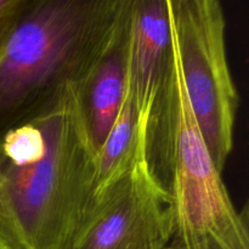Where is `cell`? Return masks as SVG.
<instances>
[{"instance_id":"cell-1","label":"cell","mask_w":249,"mask_h":249,"mask_svg":"<svg viewBox=\"0 0 249 249\" xmlns=\"http://www.w3.org/2000/svg\"><path fill=\"white\" fill-rule=\"evenodd\" d=\"M79 85L0 134V249H67L96 189Z\"/></svg>"},{"instance_id":"cell-2","label":"cell","mask_w":249,"mask_h":249,"mask_svg":"<svg viewBox=\"0 0 249 249\" xmlns=\"http://www.w3.org/2000/svg\"><path fill=\"white\" fill-rule=\"evenodd\" d=\"M128 0H31L0 61V134L82 85Z\"/></svg>"},{"instance_id":"cell-3","label":"cell","mask_w":249,"mask_h":249,"mask_svg":"<svg viewBox=\"0 0 249 249\" xmlns=\"http://www.w3.org/2000/svg\"><path fill=\"white\" fill-rule=\"evenodd\" d=\"M173 40L169 94L146 130L148 160L172 203L174 233L168 249H249L247 209L236 208L212 160L187 101L174 33Z\"/></svg>"},{"instance_id":"cell-4","label":"cell","mask_w":249,"mask_h":249,"mask_svg":"<svg viewBox=\"0 0 249 249\" xmlns=\"http://www.w3.org/2000/svg\"><path fill=\"white\" fill-rule=\"evenodd\" d=\"M185 92L214 164L223 173L235 143L240 95L218 0H168Z\"/></svg>"},{"instance_id":"cell-5","label":"cell","mask_w":249,"mask_h":249,"mask_svg":"<svg viewBox=\"0 0 249 249\" xmlns=\"http://www.w3.org/2000/svg\"><path fill=\"white\" fill-rule=\"evenodd\" d=\"M172 203L148 160L146 130L118 178L97 190L67 249H167Z\"/></svg>"},{"instance_id":"cell-6","label":"cell","mask_w":249,"mask_h":249,"mask_svg":"<svg viewBox=\"0 0 249 249\" xmlns=\"http://www.w3.org/2000/svg\"><path fill=\"white\" fill-rule=\"evenodd\" d=\"M174 68L168 0H131L129 80L139 121L147 125L167 92Z\"/></svg>"},{"instance_id":"cell-7","label":"cell","mask_w":249,"mask_h":249,"mask_svg":"<svg viewBox=\"0 0 249 249\" xmlns=\"http://www.w3.org/2000/svg\"><path fill=\"white\" fill-rule=\"evenodd\" d=\"M131 0L106 48L79 87L92 141L99 150L117 118L128 82Z\"/></svg>"},{"instance_id":"cell-8","label":"cell","mask_w":249,"mask_h":249,"mask_svg":"<svg viewBox=\"0 0 249 249\" xmlns=\"http://www.w3.org/2000/svg\"><path fill=\"white\" fill-rule=\"evenodd\" d=\"M29 4L31 0H0V61L15 28Z\"/></svg>"},{"instance_id":"cell-9","label":"cell","mask_w":249,"mask_h":249,"mask_svg":"<svg viewBox=\"0 0 249 249\" xmlns=\"http://www.w3.org/2000/svg\"><path fill=\"white\" fill-rule=\"evenodd\" d=\"M167 249H168V248H167Z\"/></svg>"}]
</instances>
